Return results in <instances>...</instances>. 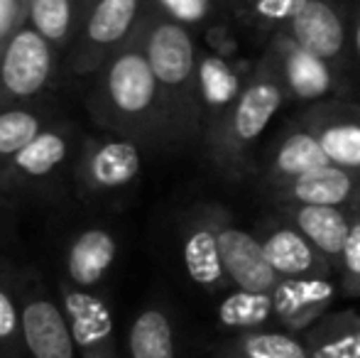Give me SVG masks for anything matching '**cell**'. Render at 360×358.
Returning a JSON list of instances; mask_svg holds the SVG:
<instances>
[{
  "mask_svg": "<svg viewBox=\"0 0 360 358\" xmlns=\"http://www.w3.org/2000/svg\"><path fill=\"white\" fill-rule=\"evenodd\" d=\"M94 115L108 133L133 138L150 150H169L165 106L147 54L128 52L110 64Z\"/></svg>",
  "mask_w": 360,
  "mask_h": 358,
  "instance_id": "obj_1",
  "label": "cell"
},
{
  "mask_svg": "<svg viewBox=\"0 0 360 358\" xmlns=\"http://www.w3.org/2000/svg\"><path fill=\"white\" fill-rule=\"evenodd\" d=\"M285 103L280 82L260 77L243 89L238 103L214 135L201 143L209 167L226 181H245L257 174V143Z\"/></svg>",
  "mask_w": 360,
  "mask_h": 358,
  "instance_id": "obj_2",
  "label": "cell"
},
{
  "mask_svg": "<svg viewBox=\"0 0 360 358\" xmlns=\"http://www.w3.org/2000/svg\"><path fill=\"white\" fill-rule=\"evenodd\" d=\"M147 59L157 77L162 106H165L169 150L201 145V101L194 89V47L189 34L176 25H162L147 42Z\"/></svg>",
  "mask_w": 360,
  "mask_h": 358,
  "instance_id": "obj_3",
  "label": "cell"
},
{
  "mask_svg": "<svg viewBox=\"0 0 360 358\" xmlns=\"http://www.w3.org/2000/svg\"><path fill=\"white\" fill-rule=\"evenodd\" d=\"M86 135L74 125L52 123L27 143L0 172V199H52L74 184Z\"/></svg>",
  "mask_w": 360,
  "mask_h": 358,
  "instance_id": "obj_4",
  "label": "cell"
},
{
  "mask_svg": "<svg viewBox=\"0 0 360 358\" xmlns=\"http://www.w3.org/2000/svg\"><path fill=\"white\" fill-rule=\"evenodd\" d=\"M143 145L118 133L86 135L74 170V191L81 201H110L133 189L143 172Z\"/></svg>",
  "mask_w": 360,
  "mask_h": 358,
  "instance_id": "obj_5",
  "label": "cell"
},
{
  "mask_svg": "<svg viewBox=\"0 0 360 358\" xmlns=\"http://www.w3.org/2000/svg\"><path fill=\"white\" fill-rule=\"evenodd\" d=\"M22 339L27 358H79L62 300L34 275L22 282Z\"/></svg>",
  "mask_w": 360,
  "mask_h": 358,
  "instance_id": "obj_6",
  "label": "cell"
},
{
  "mask_svg": "<svg viewBox=\"0 0 360 358\" xmlns=\"http://www.w3.org/2000/svg\"><path fill=\"white\" fill-rule=\"evenodd\" d=\"M206 209H209V216L214 221L223 268L231 277L233 287L252 292L275 290L282 277L277 275V270L267 260L260 238L252 231L238 226V221L233 219V214L223 204L206 201Z\"/></svg>",
  "mask_w": 360,
  "mask_h": 358,
  "instance_id": "obj_7",
  "label": "cell"
},
{
  "mask_svg": "<svg viewBox=\"0 0 360 358\" xmlns=\"http://www.w3.org/2000/svg\"><path fill=\"white\" fill-rule=\"evenodd\" d=\"M59 300L72 324L79 358H120L115 314L101 290H81L69 282H57Z\"/></svg>",
  "mask_w": 360,
  "mask_h": 358,
  "instance_id": "obj_8",
  "label": "cell"
},
{
  "mask_svg": "<svg viewBox=\"0 0 360 358\" xmlns=\"http://www.w3.org/2000/svg\"><path fill=\"white\" fill-rule=\"evenodd\" d=\"M120 255V236L113 226L91 224L72 231L62 248V280L81 290H101Z\"/></svg>",
  "mask_w": 360,
  "mask_h": 358,
  "instance_id": "obj_9",
  "label": "cell"
},
{
  "mask_svg": "<svg viewBox=\"0 0 360 358\" xmlns=\"http://www.w3.org/2000/svg\"><path fill=\"white\" fill-rule=\"evenodd\" d=\"M179 253L189 280L209 295H223L233 287L223 268L214 221L206 204H199L179 224Z\"/></svg>",
  "mask_w": 360,
  "mask_h": 358,
  "instance_id": "obj_10",
  "label": "cell"
},
{
  "mask_svg": "<svg viewBox=\"0 0 360 358\" xmlns=\"http://www.w3.org/2000/svg\"><path fill=\"white\" fill-rule=\"evenodd\" d=\"M252 234L260 238L267 260L280 277H338L326 255L280 216L257 221Z\"/></svg>",
  "mask_w": 360,
  "mask_h": 358,
  "instance_id": "obj_11",
  "label": "cell"
},
{
  "mask_svg": "<svg viewBox=\"0 0 360 358\" xmlns=\"http://www.w3.org/2000/svg\"><path fill=\"white\" fill-rule=\"evenodd\" d=\"M52 77V54L44 34L22 30L10 39L0 59V98L22 103L47 87Z\"/></svg>",
  "mask_w": 360,
  "mask_h": 358,
  "instance_id": "obj_12",
  "label": "cell"
},
{
  "mask_svg": "<svg viewBox=\"0 0 360 358\" xmlns=\"http://www.w3.org/2000/svg\"><path fill=\"white\" fill-rule=\"evenodd\" d=\"M360 194V174L346 167L328 162L311 172L272 186L265 196L275 206H302V204H321V206H346L358 209Z\"/></svg>",
  "mask_w": 360,
  "mask_h": 358,
  "instance_id": "obj_13",
  "label": "cell"
},
{
  "mask_svg": "<svg viewBox=\"0 0 360 358\" xmlns=\"http://www.w3.org/2000/svg\"><path fill=\"white\" fill-rule=\"evenodd\" d=\"M338 290L336 277H282L272 290L275 321L285 331L302 334L326 314Z\"/></svg>",
  "mask_w": 360,
  "mask_h": 358,
  "instance_id": "obj_14",
  "label": "cell"
},
{
  "mask_svg": "<svg viewBox=\"0 0 360 358\" xmlns=\"http://www.w3.org/2000/svg\"><path fill=\"white\" fill-rule=\"evenodd\" d=\"M333 165L360 174V108L316 106L299 118Z\"/></svg>",
  "mask_w": 360,
  "mask_h": 358,
  "instance_id": "obj_15",
  "label": "cell"
},
{
  "mask_svg": "<svg viewBox=\"0 0 360 358\" xmlns=\"http://www.w3.org/2000/svg\"><path fill=\"white\" fill-rule=\"evenodd\" d=\"M328 162L331 160L323 153L319 140L304 125L297 123L287 133L277 135L275 143L270 145L265 162H262L260 186L262 191H267L294 177H302V174L311 172L316 167H323Z\"/></svg>",
  "mask_w": 360,
  "mask_h": 358,
  "instance_id": "obj_16",
  "label": "cell"
},
{
  "mask_svg": "<svg viewBox=\"0 0 360 358\" xmlns=\"http://www.w3.org/2000/svg\"><path fill=\"white\" fill-rule=\"evenodd\" d=\"M351 214L353 209L346 206H321V204H292V206H277V216L297 226L319 250L328 258V263L336 268L341 263L343 245L351 229Z\"/></svg>",
  "mask_w": 360,
  "mask_h": 358,
  "instance_id": "obj_17",
  "label": "cell"
},
{
  "mask_svg": "<svg viewBox=\"0 0 360 358\" xmlns=\"http://www.w3.org/2000/svg\"><path fill=\"white\" fill-rule=\"evenodd\" d=\"M243 89L238 74L223 59L206 57L199 67V101H201V143L214 135L238 103ZM201 148V145H199Z\"/></svg>",
  "mask_w": 360,
  "mask_h": 358,
  "instance_id": "obj_18",
  "label": "cell"
},
{
  "mask_svg": "<svg viewBox=\"0 0 360 358\" xmlns=\"http://www.w3.org/2000/svg\"><path fill=\"white\" fill-rule=\"evenodd\" d=\"M128 358H176L179 336L172 312L160 302H150L130 319L125 336Z\"/></svg>",
  "mask_w": 360,
  "mask_h": 358,
  "instance_id": "obj_19",
  "label": "cell"
},
{
  "mask_svg": "<svg viewBox=\"0 0 360 358\" xmlns=\"http://www.w3.org/2000/svg\"><path fill=\"white\" fill-rule=\"evenodd\" d=\"M299 336L309 358H360V314L356 309L326 312Z\"/></svg>",
  "mask_w": 360,
  "mask_h": 358,
  "instance_id": "obj_20",
  "label": "cell"
},
{
  "mask_svg": "<svg viewBox=\"0 0 360 358\" xmlns=\"http://www.w3.org/2000/svg\"><path fill=\"white\" fill-rule=\"evenodd\" d=\"M22 272L0 258V358L27 356L22 339Z\"/></svg>",
  "mask_w": 360,
  "mask_h": 358,
  "instance_id": "obj_21",
  "label": "cell"
},
{
  "mask_svg": "<svg viewBox=\"0 0 360 358\" xmlns=\"http://www.w3.org/2000/svg\"><path fill=\"white\" fill-rule=\"evenodd\" d=\"M294 37L304 49L321 59H331L343 47V27L338 23L336 13L328 5L319 0H309L307 8L294 15Z\"/></svg>",
  "mask_w": 360,
  "mask_h": 358,
  "instance_id": "obj_22",
  "label": "cell"
},
{
  "mask_svg": "<svg viewBox=\"0 0 360 358\" xmlns=\"http://www.w3.org/2000/svg\"><path fill=\"white\" fill-rule=\"evenodd\" d=\"M211 358H309L302 336L292 331H240L221 344Z\"/></svg>",
  "mask_w": 360,
  "mask_h": 358,
  "instance_id": "obj_23",
  "label": "cell"
},
{
  "mask_svg": "<svg viewBox=\"0 0 360 358\" xmlns=\"http://www.w3.org/2000/svg\"><path fill=\"white\" fill-rule=\"evenodd\" d=\"M216 319L223 329L231 331H257L267 329L275 321V307H272V292H252L231 287L223 292L218 302Z\"/></svg>",
  "mask_w": 360,
  "mask_h": 358,
  "instance_id": "obj_24",
  "label": "cell"
},
{
  "mask_svg": "<svg viewBox=\"0 0 360 358\" xmlns=\"http://www.w3.org/2000/svg\"><path fill=\"white\" fill-rule=\"evenodd\" d=\"M285 87L289 96L299 101H316L333 89L331 72L326 67V59L316 57L302 44L287 49L285 54Z\"/></svg>",
  "mask_w": 360,
  "mask_h": 358,
  "instance_id": "obj_25",
  "label": "cell"
},
{
  "mask_svg": "<svg viewBox=\"0 0 360 358\" xmlns=\"http://www.w3.org/2000/svg\"><path fill=\"white\" fill-rule=\"evenodd\" d=\"M52 123L54 120H49L47 113L22 103H13L10 108L0 110V172L25 145L32 143Z\"/></svg>",
  "mask_w": 360,
  "mask_h": 358,
  "instance_id": "obj_26",
  "label": "cell"
},
{
  "mask_svg": "<svg viewBox=\"0 0 360 358\" xmlns=\"http://www.w3.org/2000/svg\"><path fill=\"white\" fill-rule=\"evenodd\" d=\"M135 15V0H103L89 23V39L94 44H113L128 32Z\"/></svg>",
  "mask_w": 360,
  "mask_h": 358,
  "instance_id": "obj_27",
  "label": "cell"
},
{
  "mask_svg": "<svg viewBox=\"0 0 360 358\" xmlns=\"http://www.w3.org/2000/svg\"><path fill=\"white\" fill-rule=\"evenodd\" d=\"M338 280L343 295L360 297V209H353L351 214V229L338 263Z\"/></svg>",
  "mask_w": 360,
  "mask_h": 358,
  "instance_id": "obj_28",
  "label": "cell"
},
{
  "mask_svg": "<svg viewBox=\"0 0 360 358\" xmlns=\"http://www.w3.org/2000/svg\"><path fill=\"white\" fill-rule=\"evenodd\" d=\"M32 18L39 34H44L52 42H59L69 30V3L67 0H34Z\"/></svg>",
  "mask_w": 360,
  "mask_h": 358,
  "instance_id": "obj_29",
  "label": "cell"
},
{
  "mask_svg": "<svg viewBox=\"0 0 360 358\" xmlns=\"http://www.w3.org/2000/svg\"><path fill=\"white\" fill-rule=\"evenodd\" d=\"M309 0H260L257 10L265 18H294L307 8Z\"/></svg>",
  "mask_w": 360,
  "mask_h": 358,
  "instance_id": "obj_30",
  "label": "cell"
},
{
  "mask_svg": "<svg viewBox=\"0 0 360 358\" xmlns=\"http://www.w3.org/2000/svg\"><path fill=\"white\" fill-rule=\"evenodd\" d=\"M165 3L172 13L184 20L201 18V13H204V8H206V0H165Z\"/></svg>",
  "mask_w": 360,
  "mask_h": 358,
  "instance_id": "obj_31",
  "label": "cell"
},
{
  "mask_svg": "<svg viewBox=\"0 0 360 358\" xmlns=\"http://www.w3.org/2000/svg\"><path fill=\"white\" fill-rule=\"evenodd\" d=\"M13 15H15V0H0V34L8 30Z\"/></svg>",
  "mask_w": 360,
  "mask_h": 358,
  "instance_id": "obj_32",
  "label": "cell"
},
{
  "mask_svg": "<svg viewBox=\"0 0 360 358\" xmlns=\"http://www.w3.org/2000/svg\"><path fill=\"white\" fill-rule=\"evenodd\" d=\"M356 47H358V54H360V25H358V32H356Z\"/></svg>",
  "mask_w": 360,
  "mask_h": 358,
  "instance_id": "obj_33",
  "label": "cell"
},
{
  "mask_svg": "<svg viewBox=\"0 0 360 358\" xmlns=\"http://www.w3.org/2000/svg\"><path fill=\"white\" fill-rule=\"evenodd\" d=\"M358 209H360V194H358Z\"/></svg>",
  "mask_w": 360,
  "mask_h": 358,
  "instance_id": "obj_34",
  "label": "cell"
}]
</instances>
